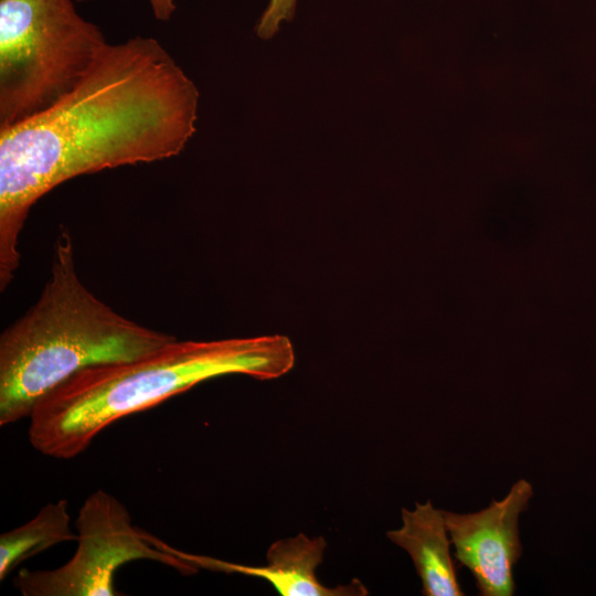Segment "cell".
Returning <instances> with one entry per match:
<instances>
[{"instance_id":"6da1fadb","label":"cell","mask_w":596,"mask_h":596,"mask_svg":"<svg viewBox=\"0 0 596 596\" xmlns=\"http://www.w3.org/2000/svg\"><path fill=\"white\" fill-rule=\"evenodd\" d=\"M200 93L153 38L107 44L81 82L42 113L0 128V290L20 265L35 202L70 179L178 156Z\"/></svg>"},{"instance_id":"7a4b0ae2","label":"cell","mask_w":596,"mask_h":596,"mask_svg":"<svg viewBox=\"0 0 596 596\" xmlns=\"http://www.w3.org/2000/svg\"><path fill=\"white\" fill-rule=\"evenodd\" d=\"M295 360L292 343L283 334L175 339L145 356L91 365L67 377L34 405L29 441L45 456L71 459L116 421L199 383L227 374L273 380L288 373Z\"/></svg>"},{"instance_id":"3957f363","label":"cell","mask_w":596,"mask_h":596,"mask_svg":"<svg viewBox=\"0 0 596 596\" xmlns=\"http://www.w3.org/2000/svg\"><path fill=\"white\" fill-rule=\"evenodd\" d=\"M175 339L125 318L91 292L62 228L40 297L0 336V426L29 417L41 397L84 368L138 359Z\"/></svg>"},{"instance_id":"277c9868","label":"cell","mask_w":596,"mask_h":596,"mask_svg":"<svg viewBox=\"0 0 596 596\" xmlns=\"http://www.w3.org/2000/svg\"><path fill=\"white\" fill-rule=\"evenodd\" d=\"M75 0H0V128L68 94L108 44Z\"/></svg>"},{"instance_id":"5b68a950","label":"cell","mask_w":596,"mask_h":596,"mask_svg":"<svg viewBox=\"0 0 596 596\" xmlns=\"http://www.w3.org/2000/svg\"><path fill=\"white\" fill-rule=\"evenodd\" d=\"M77 549L54 570L23 568L14 585L23 596H115L114 576L136 560L159 562L182 575L199 568L150 541L149 532L132 524L126 507L99 489L82 504L75 522Z\"/></svg>"},{"instance_id":"8992f818","label":"cell","mask_w":596,"mask_h":596,"mask_svg":"<svg viewBox=\"0 0 596 596\" xmlns=\"http://www.w3.org/2000/svg\"><path fill=\"white\" fill-rule=\"evenodd\" d=\"M532 496L531 483L520 479L502 500L477 512L444 511L455 557L472 574L479 595H513V567L522 554L519 517Z\"/></svg>"},{"instance_id":"52a82bcc","label":"cell","mask_w":596,"mask_h":596,"mask_svg":"<svg viewBox=\"0 0 596 596\" xmlns=\"http://www.w3.org/2000/svg\"><path fill=\"white\" fill-rule=\"evenodd\" d=\"M156 543L199 570L224 573H238L263 578L270 583L281 596H364L368 589L358 579L350 584L329 587L316 575L317 567L323 561L327 547L324 538H309L304 533L275 541L267 550L265 566H251L232 563L212 556L196 555L178 550L160 539Z\"/></svg>"},{"instance_id":"ba28073f","label":"cell","mask_w":596,"mask_h":596,"mask_svg":"<svg viewBox=\"0 0 596 596\" xmlns=\"http://www.w3.org/2000/svg\"><path fill=\"white\" fill-rule=\"evenodd\" d=\"M402 526L386 532L387 539L411 556L422 581L424 596H462L444 510L430 501L402 509Z\"/></svg>"},{"instance_id":"9c48e42d","label":"cell","mask_w":596,"mask_h":596,"mask_svg":"<svg viewBox=\"0 0 596 596\" xmlns=\"http://www.w3.org/2000/svg\"><path fill=\"white\" fill-rule=\"evenodd\" d=\"M68 502H50L26 523L0 535V581L21 562L58 543L76 540L70 526Z\"/></svg>"},{"instance_id":"30bf717a","label":"cell","mask_w":596,"mask_h":596,"mask_svg":"<svg viewBox=\"0 0 596 596\" xmlns=\"http://www.w3.org/2000/svg\"><path fill=\"white\" fill-rule=\"evenodd\" d=\"M296 8L297 0H269L255 29L258 38L262 40L273 38L284 22L294 19Z\"/></svg>"},{"instance_id":"8fae6325","label":"cell","mask_w":596,"mask_h":596,"mask_svg":"<svg viewBox=\"0 0 596 596\" xmlns=\"http://www.w3.org/2000/svg\"><path fill=\"white\" fill-rule=\"evenodd\" d=\"M84 2L91 0H75ZM155 18L159 21H169L175 11V0H149Z\"/></svg>"}]
</instances>
